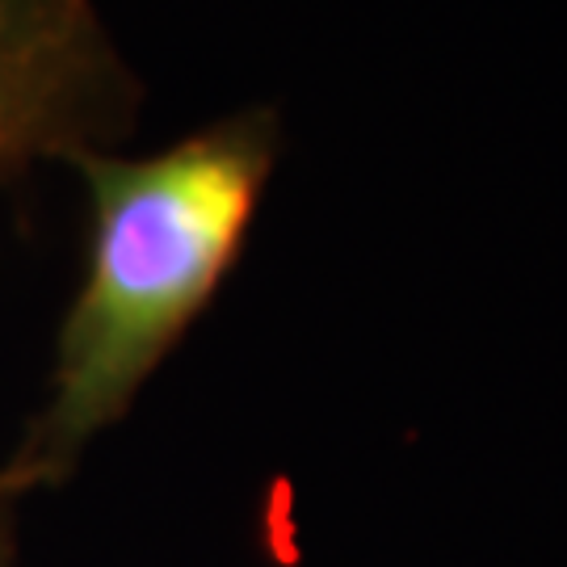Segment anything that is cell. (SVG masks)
I'll return each instance as SVG.
<instances>
[{"mask_svg":"<svg viewBox=\"0 0 567 567\" xmlns=\"http://www.w3.org/2000/svg\"><path fill=\"white\" fill-rule=\"evenodd\" d=\"M0 567H9V501L0 496Z\"/></svg>","mask_w":567,"mask_h":567,"instance_id":"cell-3","label":"cell"},{"mask_svg":"<svg viewBox=\"0 0 567 567\" xmlns=\"http://www.w3.org/2000/svg\"><path fill=\"white\" fill-rule=\"evenodd\" d=\"M278 152L282 114L248 105L152 156L72 161L89 194L84 282L60 324L47 404L0 466L9 505L63 484L203 316L248 240Z\"/></svg>","mask_w":567,"mask_h":567,"instance_id":"cell-1","label":"cell"},{"mask_svg":"<svg viewBox=\"0 0 567 567\" xmlns=\"http://www.w3.org/2000/svg\"><path fill=\"white\" fill-rule=\"evenodd\" d=\"M143 110L97 0H0V185L39 161L114 152Z\"/></svg>","mask_w":567,"mask_h":567,"instance_id":"cell-2","label":"cell"}]
</instances>
